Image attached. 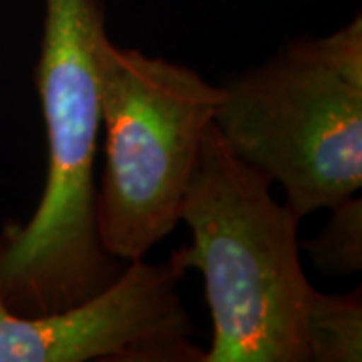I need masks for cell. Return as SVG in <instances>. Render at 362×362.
<instances>
[{
    "label": "cell",
    "instance_id": "5b68a950",
    "mask_svg": "<svg viewBox=\"0 0 362 362\" xmlns=\"http://www.w3.org/2000/svg\"><path fill=\"white\" fill-rule=\"evenodd\" d=\"M171 264L127 262L101 292L23 316L0 302V362H204Z\"/></svg>",
    "mask_w": 362,
    "mask_h": 362
},
{
    "label": "cell",
    "instance_id": "277c9868",
    "mask_svg": "<svg viewBox=\"0 0 362 362\" xmlns=\"http://www.w3.org/2000/svg\"><path fill=\"white\" fill-rule=\"evenodd\" d=\"M99 89L105 165L97 232L113 258L143 259L180 221L221 89L109 35L99 45Z\"/></svg>",
    "mask_w": 362,
    "mask_h": 362
},
{
    "label": "cell",
    "instance_id": "6da1fadb",
    "mask_svg": "<svg viewBox=\"0 0 362 362\" xmlns=\"http://www.w3.org/2000/svg\"><path fill=\"white\" fill-rule=\"evenodd\" d=\"M101 0H45L35 85L47 133V175L37 209L0 230V302L37 316L75 306L111 284L127 262L97 232L101 137Z\"/></svg>",
    "mask_w": 362,
    "mask_h": 362
},
{
    "label": "cell",
    "instance_id": "8992f818",
    "mask_svg": "<svg viewBox=\"0 0 362 362\" xmlns=\"http://www.w3.org/2000/svg\"><path fill=\"white\" fill-rule=\"evenodd\" d=\"M361 288L344 296L318 292L310 312V362H358L362 358Z\"/></svg>",
    "mask_w": 362,
    "mask_h": 362
},
{
    "label": "cell",
    "instance_id": "3957f363",
    "mask_svg": "<svg viewBox=\"0 0 362 362\" xmlns=\"http://www.w3.org/2000/svg\"><path fill=\"white\" fill-rule=\"evenodd\" d=\"M214 125L300 220L362 187V18L220 85Z\"/></svg>",
    "mask_w": 362,
    "mask_h": 362
},
{
    "label": "cell",
    "instance_id": "7a4b0ae2",
    "mask_svg": "<svg viewBox=\"0 0 362 362\" xmlns=\"http://www.w3.org/2000/svg\"><path fill=\"white\" fill-rule=\"evenodd\" d=\"M180 221L192 242L168 259L204 278L211 346L204 362H310L308 326L318 290L300 262V218L272 181L230 149L211 125Z\"/></svg>",
    "mask_w": 362,
    "mask_h": 362
},
{
    "label": "cell",
    "instance_id": "52a82bcc",
    "mask_svg": "<svg viewBox=\"0 0 362 362\" xmlns=\"http://www.w3.org/2000/svg\"><path fill=\"white\" fill-rule=\"evenodd\" d=\"M312 264L328 276H346L362 268V199L350 195L330 207V220L304 244Z\"/></svg>",
    "mask_w": 362,
    "mask_h": 362
}]
</instances>
